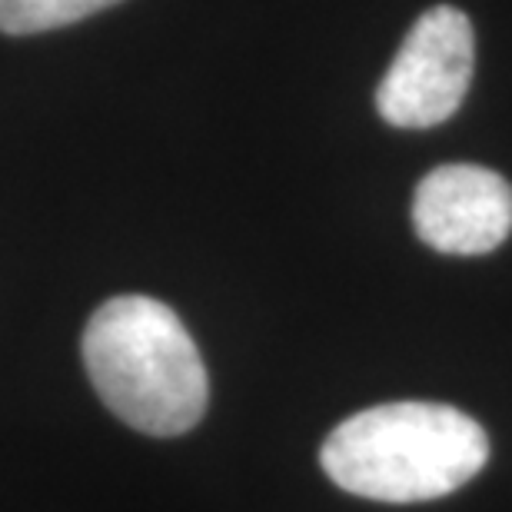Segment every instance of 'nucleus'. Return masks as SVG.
<instances>
[{"mask_svg": "<svg viewBox=\"0 0 512 512\" xmlns=\"http://www.w3.org/2000/svg\"><path fill=\"white\" fill-rule=\"evenodd\" d=\"M416 237L439 253L479 256L512 233V187L476 163L436 167L416 187Z\"/></svg>", "mask_w": 512, "mask_h": 512, "instance_id": "obj_4", "label": "nucleus"}, {"mask_svg": "<svg viewBox=\"0 0 512 512\" xmlns=\"http://www.w3.org/2000/svg\"><path fill=\"white\" fill-rule=\"evenodd\" d=\"M120 0H0V30L4 34H44L77 24Z\"/></svg>", "mask_w": 512, "mask_h": 512, "instance_id": "obj_5", "label": "nucleus"}, {"mask_svg": "<svg viewBox=\"0 0 512 512\" xmlns=\"http://www.w3.org/2000/svg\"><path fill=\"white\" fill-rule=\"evenodd\" d=\"M84 366L117 419L147 436H183L210 403L203 356L167 303L114 296L84 330Z\"/></svg>", "mask_w": 512, "mask_h": 512, "instance_id": "obj_1", "label": "nucleus"}, {"mask_svg": "<svg viewBox=\"0 0 512 512\" xmlns=\"http://www.w3.org/2000/svg\"><path fill=\"white\" fill-rule=\"evenodd\" d=\"M489 463L486 429L446 403H383L326 436L323 473L343 493L376 503H429L466 486Z\"/></svg>", "mask_w": 512, "mask_h": 512, "instance_id": "obj_2", "label": "nucleus"}, {"mask_svg": "<svg viewBox=\"0 0 512 512\" xmlns=\"http://www.w3.org/2000/svg\"><path fill=\"white\" fill-rule=\"evenodd\" d=\"M476 67V34L463 10L439 4L416 20L389 64L376 110L389 127L426 130L463 107Z\"/></svg>", "mask_w": 512, "mask_h": 512, "instance_id": "obj_3", "label": "nucleus"}]
</instances>
